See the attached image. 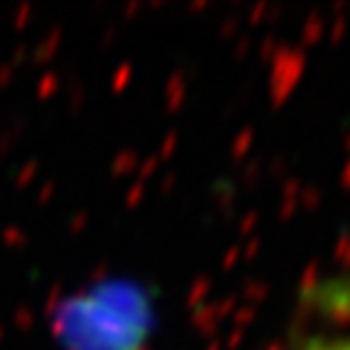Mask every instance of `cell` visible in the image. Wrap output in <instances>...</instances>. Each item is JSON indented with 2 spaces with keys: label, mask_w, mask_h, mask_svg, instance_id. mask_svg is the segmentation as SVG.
I'll return each instance as SVG.
<instances>
[{
  "label": "cell",
  "mask_w": 350,
  "mask_h": 350,
  "mask_svg": "<svg viewBox=\"0 0 350 350\" xmlns=\"http://www.w3.org/2000/svg\"><path fill=\"white\" fill-rule=\"evenodd\" d=\"M323 295L328 297V301H331V306H334V309L350 314V282L334 284V287H331L328 292H323Z\"/></svg>",
  "instance_id": "6da1fadb"
},
{
  "label": "cell",
  "mask_w": 350,
  "mask_h": 350,
  "mask_svg": "<svg viewBox=\"0 0 350 350\" xmlns=\"http://www.w3.org/2000/svg\"><path fill=\"white\" fill-rule=\"evenodd\" d=\"M304 350H350V340H321V343H312Z\"/></svg>",
  "instance_id": "7a4b0ae2"
}]
</instances>
